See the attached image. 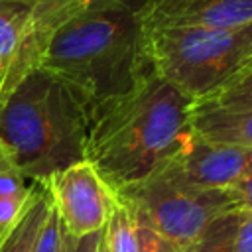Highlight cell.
<instances>
[{"label": "cell", "mask_w": 252, "mask_h": 252, "mask_svg": "<svg viewBox=\"0 0 252 252\" xmlns=\"http://www.w3.org/2000/svg\"><path fill=\"white\" fill-rule=\"evenodd\" d=\"M45 183L63 230L75 240L102 230L118 203L116 191L87 159L53 173Z\"/></svg>", "instance_id": "cell-6"}, {"label": "cell", "mask_w": 252, "mask_h": 252, "mask_svg": "<svg viewBox=\"0 0 252 252\" xmlns=\"http://www.w3.org/2000/svg\"><path fill=\"white\" fill-rule=\"evenodd\" d=\"M248 169H252V148L215 144L189 130L152 173L193 189H230Z\"/></svg>", "instance_id": "cell-7"}, {"label": "cell", "mask_w": 252, "mask_h": 252, "mask_svg": "<svg viewBox=\"0 0 252 252\" xmlns=\"http://www.w3.org/2000/svg\"><path fill=\"white\" fill-rule=\"evenodd\" d=\"M146 51L158 77L199 102L252 59V24L230 30L146 28Z\"/></svg>", "instance_id": "cell-4"}, {"label": "cell", "mask_w": 252, "mask_h": 252, "mask_svg": "<svg viewBox=\"0 0 252 252\" xmlns=\"http://www.w3.org/2000/svg\"><path fill=\"white\" fill-rule=\"evenodd\" d=\"M195 100L146 75L124 94L85 108V159L118 193L146 179L191 130Z\"/></svg>", "instance_id": "cell-1"}, {"label": "cell", "mask_w": 252, "mask_h": 252, "mask_svg": "<svg viewBox=\"0 0 252 252\" xmlns=\"http://www.w3.org/2000/svg\"><path fill=\"white\" fill-rule=\"evenodd\" d=\"M32 185L0 148V244L22 217Z\"/></svg>", "instance_id": "cell-13"}, {"label": "cell", "mask_w": 252, "mask_h": 252, "mask_svg": "<svg viewBox=\"0 0 252 252\" xmlns=\"http://www.w3.org/2000/svg\"><path fill=\"white\" fill-rule=\"evenodd\" d=\"M63 224L61 219L51 203V209L47 213V219L39 230V236L35 240V248L33 252H61V244H63Z\"/></svg>", "instance_id": "cell-17"}, {"label": "cell", "mask_w": 252, "mask_h": 252, "mask_svg": "<svg viewBox=\"0 0 252 252\" xmlns=\"http://www.w3.org/2000/svg\"><path fill=\"white\" fill-rule=\"evenodd\" d=\"M51 193L45 181H33L24 213L0 244V252H33L39 230L51 209Z\"/></svg>", "instance_id": "cell-12"}, {"label": "cell", "mask_w": 252, "mask_h": 252, "mask_svg": "<svg viewBox=\"0 0 252 252\" xmlns=\"http://www.w3.org/2000/svg\"><path fill=\"white\" fill-rule=\"evenodd\" d=\"M75 244L77 240L73 236H69L67 232H63V244H61V252H75Z\"/></svg>", "instance_id": "cell-22"}, {"label": "cell", "mask_w": 252, "mask_h": 252, "mask_svg": "<svg viewBox=\"0 0 252 252\" xmlns=\"http://www.w3.org/2000/svg\"><path fill=\"white\" fill-rule=\"evenodd\" d=\"M199 106H215L228 110H248L252 108V59L232 75L224 85H220L207 98L195 102Z\"/></svg>", "instance_id": "cell-15"}, {"label": "cell", "mask_w": 252, "mask_h": 252, "mask_svg": "<svg viewBox=\"0 0 252 252\" xmlns=\"http://www.w3.org/2000/svg\"><path fill=\"white\" fill-rule=\"evenodd\" d=\"M75 252H106V246H104V232L98 230V232H93V234H89V236L77 240Z\"/></svg>", "instance_id": "cell-21"}, {"label": "cell", "mask_w": 252, "mask_h": 252, "mask_svg": "<svg viewBox=\"0 0 252 252\" xmlns=\"http://www.w3.org/2000/svg\"><path fill=\"white\" fill-rule=\"evenodd\" d=\"M144 28L230 30L252 24V0H146Z\"/></svg>", "instance_id": "cell-8"}, {"label": "cell", "mask_w": 252, "mask_h": 252, "mask_svg": "<svg viewBox=\"0 0 252 252\" xmlns=\"http://www.w3.org/2000/svg\"><path fill=\"white\" fill-rule=\"evenodd\" d=\"M234 252H252V211H240Z\"/></svg>", "instance_id": "cell-19"}, {"label": "cell", "mask_w": 252, "mask_h": 252, "mask_svg": "<svg viewBox=\"0 0 252 252\" xmlns=\"http://www.w3.org/2000/svg\"><path fill=\"white\" fill-rule=\"evenodd\" d=\"M32 10V35H30V49L35 65H39V57L43 45L51 32L59 28L71 16L100 4L124 2V0H24Z\"/></svg>", "instance_id": "cell-11"}, {"label": "cell", "mask_w": 252, "mask_h": 252, "mask_svg": "<svg viewBox=\"0 0 252 252\" xmlns=\"http://www.w3.org/2000/svg\"><path fill=\"white\" fill-rule=\"evenodd\" d=\"M0 148L30 181H47L83 161L81 102L59 79L33 67L0 102Z\"/></svg>", "instance_id": "cell-3"}, {"label": "cell", "mask_w": 252, "mask_h": 252, "mask_svg": "<svg viewBox=\"0 0 252 252\" xmlns=\"http://www.w3.org/2000/svg\"><path fill=\"white\" fill-rule=\"evenodd\" d=\"M106 252H140L138 220L128 203L118 197V203L102 228Z\"/></svg>", "instance_id": "cell-14"}, {"label": "cell", "mask_w": 252, "mask_h": 252, "mask_svg": "<svg viewBox=\"0 0 252 252\" xmlns=\"http://www.w3.org/2000/svg\"><path fill=\"white\" fill-rule=\"evenodd\" d=\"M230 189L238 199L240 211H252V169H248Z\"/></svg>", "instance_id": "cell-20"}, {"label": "cell", "mask_w": 252, "mask_h": 252, "mask_svg": "<svg viewBox=\"0 0 252 252\" xmlns=\"http://www.w3.org/2000/svg\"><path fill=\"white\" fill-rule=\"evenodd\" d=\"M138 219L171 240L181 252L203 230L226 213L240 211L232 189H193L173 183L158 173L116 193Z\"/></svg>", "instance_id": "cell-5"}, {"label": "cell", "mask_w": 252, "mask_h": 252, "mask_svg": "<svg viewBox=\"0 0 252 252\" xmlns=\"http://www.w3.org/2000/svg\"><path fill=\"white\" fill-rule=\"evenodd\" d=\"M144 2L100 4L71 16L47 37L37 67L59 79L83 110L124 94L152 73Z\"/></svg>", "instance_id": "cell-2"}, {"label": "cell", "mask_w": 252, "mask_h": 252, "mask_svg": "<svg viewBox=\"0 0 252 252\" xmlns=\"http://www.w3.org/2000/svg\"><path fill=\"white\" fill-rule=\"evenodd\" d=\"M191 130L209 142L222 146L252 148V108L228 110L193 104Z\"/></svg>", "instance_id": "cell-10"}, {"label": "cell", "mask_w": 252, "mask_h": 252, "mask_svg": "<svg viewBox=\"0 0 252 252\" xmlns=\"http://www.w3.org/2000/svg\"><path fill=\"white\" fill-rule=\"evenodd\" d=\"M136 220H138V246H140V252H181L171 240H167L165 236L156 232L148 222H144L138 217H136Z\"/></svg>", "instance_id": "cell-18"}, {"label": "cell", "mask_w": 252, "mask_h": 252, "mask_svg": "<svg viewBox=\"0 0 252 252\" xmlns=\"http://www.w3.org/2000/svg\"><path fill=\"white\" fill-rule=\"evenodd\" d=\"M238 220H240V211L219 217L183 252H234Z\"/></svg>", "instance_id": "cell-16"}, {"label": "cell", "mask_w": 252, "mask_h": 252, "mask_svg": "<svg viewBox=\"0 0 252 252\" xmlns=\"http://www.w3.org/2000/svg\"><path fill=\"white\" fill-rule=\"evenodd\" d=\"M32 10L24 0H0V102L35 65L30 49Z\"/></svg>", "instance_id": "cell-9"}]
</instances>
